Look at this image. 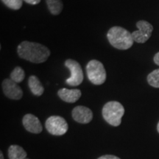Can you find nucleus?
Returning a JSON list of instances; mask_svg holds the SVG:
<instances>
[{
	"label": "nucleus",
	"instance_id": "1",
	"mask_svg": "<svg viewBox=\"0 0 159 159\" xmlns=\"http://www.w3.org/2000/svg\"><path fill=\"white\" fill-rule=\"evenodd\" d=\"M17 52L21 59L33 63H42L47 61L51 52L48 47L39 43L22 41L17 47Z\"/></svg>",
	"mask_w": 159,
	"mask_h": 159
},
{
	"label": "nucleus",
	"instance_id": "2",
	"mask_svg": "<svg viewBox=\"0 0 159 159\" xmlns=\"http://www.w3.org/2000/svg\"><path fill=\"white\" fill-rule=\"evenodd\" d=\"M107 38L112 47L120 50H126L134 45L132 33L122 27H111L107 33Z\"/></svg>",
	"mask_w": 159,
	"mask_h": 159
},
{
	"label": "nucleus",
	"instance_id": "3",
	"mask_svg": "<svg viewBox=\"0 0 159 159\" xmlns=\"http://www.w3.org/2000/svg\"><path fill=\"white\" fill-rule=\"evenodd\" d=\"M124 114V107L117 101H110L107 102L103 106L102 110L103 118L109 125L114 127L120 125Z\"/></svg>",
	"mask_w": 159,
	"mask_h": 159
},
{
	"label": "nucleus",
	"instance_id": "4",
	"mask_svg": "<svg viewBox=\"0 0 159 159\" xmlns=\"http://www.w3.org/2000/svg\"><path fill=\"white\" fill-rule=\"evenodd\" d=\"M86 73L89 80L94 85H99L105 82L107 77L104 66L97 60H91L87 63Z\"/></svg>",
	"mask_w": 159,
	"mask_h": 159
},
{
	"label": "nucleus",
	"instance_id": "5",
	"mask_svg": "<svg viewBox=\"0 0 159 159\" xmlns=\"http://www.w3.org/2000/svg\"><path fill=\"white\" fill-rule=\"evenodd\" d=\"M64 63L66 67L71 73L70 77L66 79V83L70 86H77L80 85L84 79V75L80 63L73 59H67Z\"/></svg>",
	"mask_w": 159,
	"mask_h": 159
},
{
	"label": "nucleus",
	"instance_id": "6",
	"mask_svg": "<svg viewBox=\"0 0 159 159\" xmlns=\"http://www.w3.org/2000/svg\"><path fill=\"white\" fill-rule=\"evenodd\" d=\"M45 127L53 136H63L68 131V123L64 118L59 116H52L47 119Z\"/></svg>",
	"mask_w": 159,
	"mask_h": 159
},
{
	"label": "nucleus",
	"instance_id": "7",
	"mask_svg": "<svg viewBox=\"0 0 159 159\" xmlns=\"http://www.w3.org/2000/svg\"><path fill=\"white\" fill-rule=\"evenodd\" d=\"M136 27L138 30L132 33V36L134 41L139 43H144L150 39L153 31V27L148 21L141 20L137 21Z\"/></svg>",
	"mask_w": 159,
	"mask_h": 159
},
{
	"label": "nucleus",
	"instance_id": "8",
	"mask_svg": "<svg viewBox=\"0 0 159 159\" xmlns=\"http://www.w3.org/2000/svg\"><path fill=\"white\" fill-rule=\"evenodd\" d=\"M4 94L7 98L14 100L21 99L23 97V91L16 83L10 79H5L2 83Z\"/></svg>",
	"mask_w": 159,
	"mask_h": 159
},
{
	"label": "nucleus",
	"instance_id": "9",
	"mask_svg": "<svg viewBox=\"0 0 159 159\" xmlns=\"http://www.w3.org/2000/svg\"><path fill=\"white\" fill-rule=\"evenodd\" d=\"M72 118L80 124H88L93 119V113L90 108L85 106L78 105L72 110Z\"/></svg>",
	"mask_w": 159,
	"mask_h": 159
},
{
	"label": "nucleus",
	"instance_id": "10",
	"mask_svg": "<svg viewBox=\"0 0 159 159\" xmlns=\"http://www.w3.org/2000/svg\"><path fill=\"white\" fill-rule=\"evenodd\" d=\"M22 124L30 133L35 134H41L43 130V127L38 117L35 115L28 114L24 116L22 119Z\"/></svg>",
	"mask_w": 159,
	"mask_h": 159
},
{
	"label": "nucleus",
	"instance_id": "11",
	"mask_svg": "<svg viewBox=\"0 0 159 159\" xmlns=\"http://www.w3.org/2000/svg\"><path fill=\"white\" fill-rule=\"evenodd\" d=\"M81 91L79 89H61L57 91L58 97L68 103L76 102L81 97Z\"/></svg>",
	"mask_w": 159,
	"mask_h": 159
},
{
	"label": "nucleus",
	"instance_id": "12",
	"mask_svg": "<svg viewBox=\"0 0 159 159\" xmlns=\"http://www.w3.org/2000/svg\"><path fill=\"white\" fill-rule=\"evenodd\" d=\"M28 86L31 92L35 96H41L44 92L42 83L35 75H31L28 79Z\"/></svg>",
	"mask_w": 159,
	"mask_h": 159
},
{
	"label": "nucleus",
	"instance_id": "13",
	"mask_svg": "<svg viewBox=\"0 0 159 159\" xmlns=\"http://www.w3.org/2000/svg\"><path fill=\"white\" fill-rule=\"evenodd\" d=\"M27 152L19 145H11L8 149L9 159H25Z\"/></svg>",
	"mask_w": 159,
	"mask_h": 159
},
{
	"label": "nucleus",
	"instance_id": "14",
	"mask_svg": "<svg viewBox=\"0 0 159 159\" xmlns=\"http://www.w3.org/2000/svg\"><path fill=\"white\" fill-rule=\"evenodd\" d=\"M45 1L51 14L57 16L62 12L63 7L62 0H45Z\"/></svg>",
	"mask_w": 159,
	"mask_h": 159
},
{
	"label": "nucleus",
	"instance_id": "15",
	"mask_svg": "<svg viewBox=\"0 0 159 159\" xmlns=\"http://www.w3.org/2000/svg\"><path fill=\"white\" fill-rule=\"evenodd\" d=\"M11 79L16 83H21L25 78V72L23 69L20 66L15 67V69L11 73Z\"/></svg>",
	"mask_w": 159,
	"mask_h": 159
},
{
	"label": "nucleus",
	"instance_id": "16",
	"mask_svg": "<svg viewBox=\"0 0 159 159\" xmlns=\"http://www.w3.org/2000/svg\"><path fill=\"white\" fill-rule=\"evenodd\" d=\"M148 82L152 87L159 89V69L152 71L148 75Z\"/></svg>",
	"mask_w": 159,
	"mask_h": 159
},
{
	"label": "nucleus",
	"instance_id": "17",
	"mask_svg": "<svg viewBox=\"0 0 159 159\" xmlns=\"http://www.w3.org/2000/svg\"><path fill=\"white\" fill-rule=\"evenodd\" d=\"M2 2L10 9L18 11L22 7L23 0H2Z\"/></svg>",
	"mask_w": 159,
	"mask_h": 159
},
{
	"label": "nucleus",
	"instance_id": "18",
	"mask_svg": "<svg viewBox=\"0 0 159 159\" xmlns=\"http://www.w3.org/2000/svg\"><path fill=\"white\" fill-rule=\"evenodd\" d=\"M97 159H121V158H118L117 156H112V155H105V156L99 157V158H98Z\"/></svg>",
	"mask_w": 159,
	"mask_h": 159
},
{
	"label": "nucleus",
	"instance_id": "19",
	"mask_svg": "<svg viewBox=\"0 0 159 159\" xmlns=\"http://www.w3.org/2000/svg\"><path fill=\"white\" fill-rule=\"evenodd\" d=\"M23 1L25 2L26 3L29 4V5H38V4L41 2V0H23Z\"/></svg>",
	"mask_w": 159,
	"mask_h": 159
},
{
	"label": "nucleus",
	"instance_id": "20",
	"mask_svg": "<svg viewBox=\"0 0 159 159\" xmlns=\"http://www.w3.org/2000/svg\"><path fill=\"white\" fill-rule=\"evenodd\" d=\"M153 61H154V63H156V65L159 66V52H157L156 55H155Z\"/></svg>",
	"mask_w": 159,
	"mask_h": 159
},
{
	"label": "nucleus",
	"instance_id": "21",
	"mask_svg": "<svg viewBox=\"0 0 159 159\" xmlns=\"http://www.w3.org/2000/svg\"><path fill=\"white\" fill-rule=\"evenodd\" d=\"M0 159H4V156H3V153L2 152H0Z\"/></svg>",
	"mask_w": 159,
	"mask_h": 159
},
{
	"label": "nucleus",
	"instance_id": "22",
	"mask_svg": "<svg viewBox=\"0 0 159 159\" xmlns=\"http://www.w3.org/2000/svg\"><path fill=\"white\" fill-rule=\"evenodd\" d=\"M157 130H158V132L159 133V122L158 123V125H157Z\"/></svg>",
	"mask_w": 159,
	"mask_h": 159
},
{
	"label": "nucleus",
	"instance_id": "23",
	"mask_svg": "<svg viewBox=\"0 0 159 159\" xmlns=\"http://www.w3.org/2000/svg\"><path fill=\"white\" fill-rule=\"evenodd\" d=\"M25 159H29V158H25Z\"/></svg>",
	"mask_w": 159,
	"mask_h": 159
}]
</instances>
